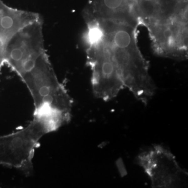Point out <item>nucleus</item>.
Wrapping results in <instances>:
<instances>
[{"label":"nucleus","instance_id":"f257e3e1","mask_svg":"<svg viewBox=\"0 0 188 188\" xmlns=\"http://www.w3.org/2000/svg\"><path fill=\"white\" fill-rule=\"evenodd\" d=\"M96 22L104 30L125 88L136 99L147 104L155 94L156 86L150 74L149 63L138 45V28L106 22Z\"/></svg>","mask_w":188,"mask_h":188},{"label":"nucleus","instance_id":"f03ea898","mask_svg":"<svg viewBox=\"0 0 188 188\" xmlns=\"http://www.w3.org/2000/svg\"><path fill=\"white\" fill-rule=\"evenodd\" d=\"M21 79L33 99V115L47 119L57 129L70 121L73 100L58 81L46 52Z\"/></svg>","mask_w":188,"mask_h":188},{"label":"nucleus","instance_id":"7ed1b4c3","mask_svg":"<svg viewBox=\"0 0 188 188\" xmlns=\"http://www.w3.org/2000/svg\"><path fill=\"white\" fill-rule=\"evenodd\" d=\"M86 24V64L92 71L93 92L97 98L109 101L115 98L124 86L103 28L95 22Z\"/></svg>","mask_w":188,"mask_h":188},{"label":"nucleus","instance_id":"20e7f679","mask_svg":"<svg viewBox=\"0 0 188 188\" xmlns=\"http://www.w3.org/2000/svg\"><path fill=\"white\" fill-rule=\"evenodd\" d=\"M44 49L41 18L23 27L4 46V63L21 78L33 69Z\"/></svg>","mask_w":188,"mask_h":188},{"label":"nucleus","instance_id":"39448f33","mask_svg":"<svg viewBox=\"0 0 188 188\" xmlns=\"http://www.w3.org/2000/svg\"><path fill=\"white\" fill-rule=\"evenodd\" d=\"M188 24L185 10L147 27L154 52L163 58L187 60Z\"/></svg>","mask_w":188,"mask_h":188},{"label":"nucleus","instance_id":"423d86ee","mask_svg":"<svg viewBox=\"0 0 188 188\" xmlns=\"http://www.w3.org/2000/svg\"><path fill=\"white\" fill-rule=\"evenodd\" d=\"M138 163L150 179L153 188H178L186 185L188 173L180 167L171 152L156 145L140 154Z\"/></svg>","mask_w":188,"mask_h":188},{"label":"nucleus","instance_id":"0eeeda50","mask_svg":"<svg viewBox=\"0 0 188 188\" xmlns=\"http://www.w3.org/2000/svg\"><path fill=\"white\" fill-rule=\"evenodd\" d=\"M83 15L85 21L106 22L136 28L141 26L134 0H89Z\"/></svg>","mask_w":188,"mask_h":188},{"label":"nucleus","instance_id":"6e6552de","mask_svg":"<svg viewBox=\"0 0 188 188\" xmlns=\"http://www.w3.org/2000/svg\"><path fill=\"white\" fill-rule=\"evenodd\" d=\"M141 26L146 28L170 16L188 10V2L175 0H134Z\"/></svg>","mask_w":188,"mask_h":188},{"label":"nucleus","instance_id":"1a4fd4ad","mask_svg":"<svg viewBox=\"0 0 188 188\" xmlns=\"http://www.w3.org/2000/svg\"><path fill=\"white\" fill-rule=\"evenodd\" d=\"M3 50V48L1 45H0V71H1L2 65L4 64Z\"/></svg>","mask_w":188,"mask_h":188},{"label":"nucleus","instance_id":"9d476101","mask_svg":"<svg viewBox=\"0 0 188 188\" xmlns=\"http://www.w3.org/2000/svg\"><path fill=\"white\" fill-rule=\"evenodd\" d=\"M175 1L179 2H188V0H175Z\"/></svg>","mask_w":188,"mask_h":188}]
</instances>
